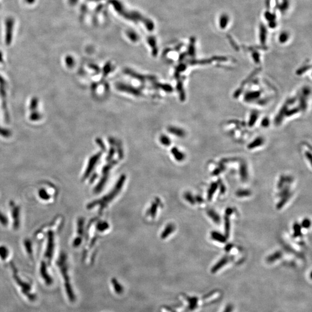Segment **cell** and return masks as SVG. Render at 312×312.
Listing matches in <instances>:
<instances>
[{
    "instance_id": "1",
    "label": "cell",
    "mask_w": 312,
    "mask_h": 312,
    "mask_svg": "<svg viewBox=\"0 0 312 312\" xmlns=\"http://www.w3.org/2000/svg\"><path fill=\"white\" fill-rule=\"evenodd\" d=\"M54 251V234L53 232L49 231L48 234V244L46 250L45 252V256L50 261Z\"/></svg>"
},
{
    "instance_id": "2",
    "label": "cell",
    "mask_w": 312,
    "mask_h": 312,
    "mask_svg": "<svg viewBox=\"0 0 312 312\" xmlns=\"http://www.w3.org/2000/svg\"><path fill=\"white\" fill-rule=\"evenodd\" d=\"M12 208V214L13 219V226L15 229L18 228L19 226V208L18 206L13 204H11Z\"/></svg>"
},
{
    "instance_id": "3",
    "label": "cell",
    "mask_w": 312,
    "mask_h": 312,
    "mask_svg": "<svg viewBox=\"0 0 312 312\" xmlns=\"http://www.w3.org/2000/svg\"><path fill=\"white\" fill-rule=\"evenodd\" d=\"M117 87L121 91L128 92L129 93H131V94L136 95V96L139 95L140 94V92H139L138 90H137L134 87L129 86L128 85H124V84H118Z\"/></svg>"
},
{
    "instance_id": "4",
    "label": "cell",
    "mask_w": 312,
    "mask_h": 312,
    "mask_svg": "<svg viewBox=\"0 0 312 312\" xmlns=\"http://www.w3.org/2000/svg\"><path fill=\"white\" fill-rule=\"evenodd\" d=\"M46 268V267L45 263L42 262L41 264V266H40V274L42 276V278L45 279L46 283H47L48 284H50L51 283V279L49 275H48Z\"/></svg>"
},
{
    "instance_id": "5",
    "label": "cell",
    "mask_w": 312,
    "mask_h": 312,
    "mask_svg": "<svg viewBox=\"0 0 312 312\" xmlns=\"http://www.w3.org/2000/svg\"><path fill=\"white\" fill-rule=\"evenodd\" d=\"M228 261H229V258L228 257H223V258H221L220 261H219L217 263L216 266H214L213 267V269L214 270V271H217L219 269V268H221V267H223L224 265L226 264V263H227Z\"/></svg>"
},
{
    "instance_id": "6",
    "label": "cell",
    "mask_w": 312,
    "mask_h": 312,
    "mask_svg": "<svg viewBox=\"0 0 312 312\" xmlns=\"http://www.w3.org/2000/svg\"><path fill=\"white\" fill-rule=\"evenodd\" d=\"M212 236L214 240L220 242H224L225 241V236L221 235L220 233H218L217 232H214L212 234Z\"/></svg>"
},
{
    "instance_id": "7",
    "label": "cell",
    "mask_w": 312,
    "mask_h": 312,
    "mask_svg": "<svg viewBox=\"0 0 312 312\" xmlns=\"http://www.w3.org/2000/svg\"><path fill=\"white\" fill-rule=\"evenodd\" d=\"M8 256V250L5 246L0 247V257L3 260H5Z\"/></svg>"
},
{
    "instance_id": "8",
    "label": "cell",
    "mask_w": 312,
    "mask_h": 312,
    "mask_svg": "<svg viewBox=\"0 0 312 312\" xmlns=\"http://www.w3.org/2000/svg\"><path fill=\"white\" fill-rule=\"evenodd\" d=\"M38 195L40 198L44 200H48L50 198L49 195L48 194V193L44 189H40L38 192Z\"/></svg>"
},
{
    "instance_id": "9",
    "label": "cell",
    "mask_w": 312,
    "mask_h": 312,
    "mask_svg": "<svg viewBox=\"0 0 312 312\" xmlns=\"http://www.w3.org/2000/svg\"><path fill=\"white\" fill-rule=\"evenodd\" d=\"M169 132L174 134L175 135H176L177 136H182L183 135V131H182L180 129H176L175 127H170L168 129Z\"/></svg>"
},
{
    "instance_id": "10",
    "label": "cell",
    "mask_w": 312,
    "mask_h": 312,
    "mask_svg": "<svg viewBox=\"0 0 312 312\" xmlns=\"http://www.w3.org/2000/svg\"><path fill=\"white\" fill-rule=\"evenodd\" d=\"M208 214L209 215L210 217H211V218L213 219V220L216 221V223H219V217L216 212H214V211H212V210H209L208 212Z\"/></svg>"
},
{
    "instance_id": "11",
    "label": "cell",
    "mask_w": 312,
    "mask_h": 312,
    "mask_svg": "<svg viewBox=\"0 0 312 312\" xmlns=\"http://www.w3.org/2000/svg\"><path fill=\"white\" fill-rule=\"evenodd\" d=\"M160 140H161V143L163 145H165V146H169V145H170V144H171V141H170L169 138L167 136H165V135L161 136V138H160Z\"/></svg>"
},
{
    "instance_id": "12",
    "label": "cell",
    "mask_w": 312,
    "mask_h": 312,
    "mask_svg": "<svg viewBox=\"0 0 312 312\" xmlns=\"http://www.w3.org/2000/svg\"><path fill=\"white\" fill-rule=\"evenodd\" d=\"M280 256H281V254L280 253H276L273 254L272 256H270L268 258V260L270 262L275 261L276 260H277V258H279V257H280Z\"/></svg>"
},
{
    "instance_id": "13",
    "label": "cell",
    "mask_w": 312,
    "mask_h": 312,
    "mask_svg": "<svg viewBox=\"0 0 312 312\" xmlns=\"http://www.w3.org/2000/svg\"><path fill=\"white\" fill-rule=\"evenodd\" d=\"M217 184H213L212 186H211V187L210 188L209 190V198H211L213 195V193L214 191H216V189L217 188Z\"/></svg>"
},
{
    "instance_id": "14",
    "label": "cell",
    "mask_w": 312,
    "mask_h": 312,
    "mask_svg": "<svg viewBox=\"0 0 312 312\" xmlns=\"http://www.w3.org/2000/svg\"><path fill=\"white\" fill-rule=\"evenodd\" d=\"M172 152L173 154L175 155V156L176 157V158H178L179 159L180 158H182L181 157H182V154L180 153V152H179V151H177L176 149V147H173L172 150Z\"/></svg>"
},
{
    "instance_id": "15",
    "label": "cell",
    "mask_w": 312,
    "mask_h": 312,
    "mask_svg": "<svg viewBox=\"0 0 312 312\" xmlns=\"http://www.w3.org/2000/svg\"><path fill=\"white\" fill-rule=\"evenodd\" d=\"M249 194V191H246V190H243V191L241 190V191H238L236 195L239 197H245V196H248Z\"/></svg>"
},
{
    "instance_id": "16",
    "label": "cell",
    "mask_w": 312,
    "mask_h": 312,
    "mask_svg": "<svg viewBox=\"0 0 312 312\" xmlns=\"http://www.w3.org/2000/svg\"><path fill=\"white\" fill-rule=\"evenodd\" d=\"M0 223L4 225H6L8 223L7 219L3 214L1 213V212H0Z\"/></svg>"
},
{
    "instance_id": "17",
    "label": "cell",
    "mask_w": 312,
    "mask_h": 312,
    "mask_svg": "<svg viewBox=\"0 0 312 312\" xmlns=\"http://www.w3.org/2000/svg\"><path fill=\"white\" fill-rule=\"evenodd\" d=\"M96 142H97V144L99 145V147H101V149H103V150L105 149V146L104 143H103L102 140H100V139H97V140H96Z\"/></svg>"
},
{
    "instance_id": "18",
    "label": "cell",
    "mask_w": 312,
    "mask_h": 312,
    "mask_svg": "<svg viewBox=\"0 0 312 312\" xmlns=\"http://www.w3.org/2000/svg\"><path fill=\"white\" fill-rule=\"evenodd\" d=\"M309 225H310V221L308 220H305L304 222V227H308Z\"/></svg>"
}]
</instances>
